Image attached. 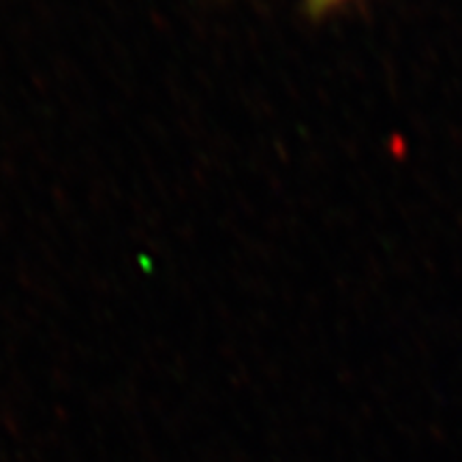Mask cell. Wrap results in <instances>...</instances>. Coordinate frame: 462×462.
I'll return each instance as SVG.
<instances>
[{
  "mask_svg": "<svg viewBox=\"0 0 462 462\" xmlns=\"http://www.w3.org/2000/svg\"><path fill=\"white\" fill-rule=\"evenodd\" d=\"M349 3V0H304V7L313 17L326 15L330 11L343 7V5Z\"/></svg>",
  "mask_w": 462,
  "mask_h": 462,
  "instance_id": "cell-1",
  "label": "cell"
}]
</instances>
